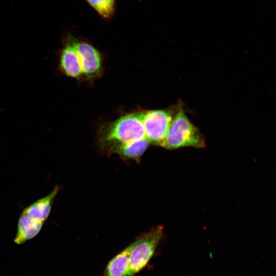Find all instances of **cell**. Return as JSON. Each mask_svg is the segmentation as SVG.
<instances>
[{"mask_svg":"<svg viewBox=\"0 0 276 276\" xmlns=\"http://www.w3.org/2000/svg\"><path fill=\"white\" fill-rule=\"evenodd\" d=\"M145 138L146 137L141 113L138 111L123 116L107 124L100 131L99 140L102 146L109 150L119 145Z\"/></svg>","mask_w":276,"mask_h":276,"instance_id":"obj_1","label":"cell"},{"mask_svg":"<svg viewBox=\"0 0 276 276\" xmlns=\"http://www.w3.org/2000/svg\"><path fill=\"white\" fill-rule=\"evenodd\" d=\"M160 146L170 150L185 147L197 148L205 147L203 136L199 129L190 122L182 106L175 116Z\"/></svg>","mask_w":276,"mask_h":276,"instance_id":"obj_2","label":"cell"},{"mask_svg":"<svg viewBox=\"0 0 276 276\" xmlns=\"http://www.w3.org/2000/svg\"><path fill=\"white\" fill-rule=\"evenodd\" d=\"M181 106L182 103L179 102L165 109L141 111L146 137L150 143L160 145Z\"/></svg>","mask_w":276,"mask_h":276,"instance_id":"obj_3","label":"cell"},{"mask_svg":"<svg viewBox=\"0 0 276 276\" xmlns=\"http://www.w3.org/2000/svg\"><path fill=\"white\" fill-rule=\"evenodd\" d=\"M163 232L162 226H156L131 244L128 276L134 275L147 265L162 238Z\"/></svg>","mask_w":276,"mask_h":276,"instance_id":"obj_4","label":"cell"},{"mask_svg":"<svg viewBox=\"0 0 276 276\" xmlns=\"http://www.w3.org/2000/svg\"><path fill=\"white\" fill-rule=\"evenodd\" d=\"M77 52L83 76L89 79L98 76L101 71L102 60L99 52L86 42L72 40Z\"/></svg>","mask_w":276,"mask_h":276,"instance_id":"obj_5","label":"cell"},{"mask_svg":"<svg viewBox=\"0 0 276 276\" xmlns=\"http://www.w3.org/2000/svg\"><path fill=\"white\" fill-rule=\"evenodd\" d=\"M43 222L22 212L18 219L14 242L21 244L35 237L41 231Z\"/></svg>","mask_w":276,"mask_h":276,"instance_id":"obj_6","label":"cell"},{"mask_svg":"<svg viewBox=\"0 0 276 276\" xmlns=\"http://www.w3.org/2000/svg\"><path fill=\"white\" fill-rule=\"evenodd\" d=\"M60 68L66 76L79 79L83 76L80 61L72 41L62 50L60 56Z\"/></svg>","mask_w":276,"mask_h":276,"instance_id":"obj_7","label":"cell"},{"mask_svg":"<svg viewBox=\"0 0 276 276\" xmlns=\"http://www.w3.org/2000/svg\"><path fill=\"white\" fill-rule=\"evenodd\" d=\"M60 188L59 186L56 185L49 195L29 205L22 212L43 222L45 221L50 214L54 200Z\"/></svg>","mask_w":276,"mask_h":276,"instance_id":"obj_8","label":"cell"},{"mask_svg":"<svg viewBox=\"0 0 276 276\" xmlns=\"http://www.w3.org/2000/svg\"><path fill=\"white\" fill-rule=\"evenodd\" d=\"M150 144L149 141L145 138L114 146L108 151L111 153L118 154L126 158L138 160Z\"/></svg>","mask_w":276,"mask_h":276,"instance_id":"obj_9","label":"cell"},{"mask_svg":"<svg viewBox=\"0 0 276 276\" xmlns=\"http://www.w3.org/2000/svg\"><path fill=\"white\" fill-rule=\"evenodd\" d=\"M131 248L130 244L108 262L104 276H128Z\"/></svg>","mask_w":276,"mask_h":276,"instance_id":"obj_10","label":"cell"},{"mask_svg":"<svg viewBox=\"0 0 276 276\" xmlns=\"http://www.w3.org/2000/svg\"><path fill=\"white\" fill-rule=\"evenodd\" d=\"M89 4L102 17L109 18L114 10V0H86Z\"/></svg>","mask_w":276,"mask_h":276,"instance_id":"obj_11","label":"cell"}]
</instances>
